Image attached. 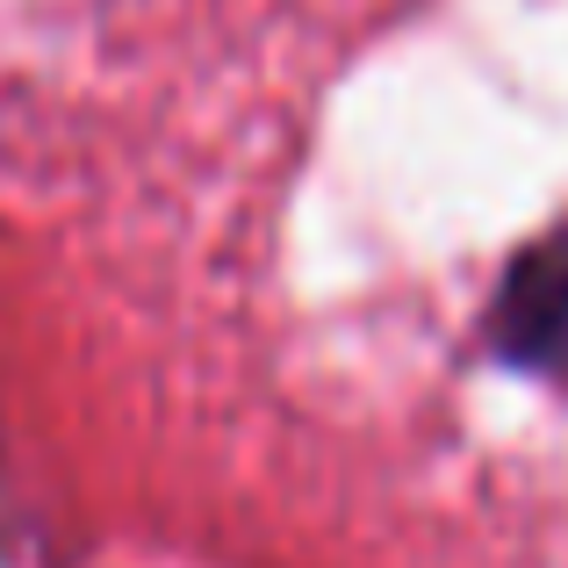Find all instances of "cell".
I'll list each match as a JSON object with an SVG mask.
<instances>
[{
  "label": "cell",
  "instance_id": "6da1fadb",
  "mask_svg": "<svg viewBox=\"0 0 568 568\" xmlns=\"http://www.w3.org/2000/svg\"><path fill=\"white\" fill-rule=\"evenodd\" d=\"M497 346L526 367L568 375V231L547 237V245H532L526 260L504 274Z\"/></svg>",
  "mask_w": 568,
  "mask_h": 568
}]
</instances>
